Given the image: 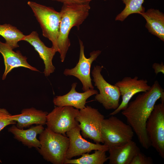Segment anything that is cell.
<instances>
[{"instance_id":"5bb4252c","label":"cell","mask_w":164,"mask_h":164,"mask_svg":"<svg viewBox=\"0 0 164 164\" xmlns=\"http://www.w3.org/2000/svg\"><path fill=\"white\" fill-rule=\"evenodd\" d=\"M77 83L75 82L71 85L70 90L67 94L62 96L54 97L53 102L58 107L70 106L80 110L85 107L87 100L91 96L98 93L94 89H91L82 93L77 92L76 88Z\"/></svg>"},{"instance_id":"9a60e30c","label":"cell","mask_w":164,"mask_h":164,"mask_svg":"<svg viewBox=\"0 0 164 164\" xmlns=\"http://www.w3.org/2000/svg\"><path fill=\"white\" fill-rule=\"evenodd\" d=\"M9 46L0 41V53L4 59L5 69L2 79L5 80L8 74L13 69L20 67L29 69L31 70L39 71L36 68L30 65L27 61V58L18 50L14 52Z\"/></svg>"},{"instance_id":"484cf974","label":"cell","mask_w":164,"mask_h":164,"mask_svg":"<svg viewBox=\"0 0 164 164\" xmlns=\"http://www.w3.org/2000/svg\"><path fill=\"white\" fill-rule=\"evenodd\" d=\"M64 3L68 2L86 3L90 2L93 0H51ZM105 1L106 0H102Z\"/></svg>"},{"instance_id":"8fae6325","label":"cell","mask_w":164,"mask_h":164,"mask_svg":"<svg viewBox=\"0 0 164 164\" xmlns=\"http://www.w3.org/2000/svg\"><path fill=\"white\" fill-rule=\"evenodd\" d=\"M137 76L133 78L125 77L114 84L119 88L122 101L118 107L110 114V115H115L125 109L132 97L141 92H145L149 90L151 86L148 84L146 79H139Z\"/></svg>"},{"instance_id":"2e32d148","label":"cell","mask_w":164,"mask_h":164,"mask_svg":"<svg viewBox=\"0 0 164 164\" xmlns=\"http://www.w3.org/2000/svg\"><path fill=\"white\" fill-rule=\"evenodd\" d=\"M109 164H130L134 157L140 152L139 147L132 140L120 146L109 148Z\"/></svg>"},{"instance_id":"ac0fdd59","label":"cell","mask_w":164,"mask_h":164,"mask_svg":"<svg viewBox=\"0 0 164 164\" xmlns=\"http://www.w3.org/2000/svg\"><path fill=\"white\" fill-rule=\"evenodd\" d=\"M44 128L42 125H37L29 128L24 130L18 128L14 125L8 129L14 138L29 148H35L37 149L41 146L39 140L37 138L38 135L40 134Z\"/></svg>"},{"instance_id":"8992f818","label":"cell","mask_w":164,"mask_h":164,"mask_svg":"<svg viewBox=\"0 0 164 164\" xmlns=\"http://www.w3.org/2000/svg\"><path fill=\"white\" fill-rule=\"evenodd\" d=\"M104 118V115L97 109L88 105L79 110L76 118L83 137L93 140L97 143H103L101 127Z\"/></svg>"},{"instance_id":"cb8c5ba5","label":"cell","mask_w":164,"mask_h":164,"mask_svg":"<svg viewBox=\"0 0 164 164\" xmlns=\"http://www.w3.org/2000/svg\"><path fill=\"white\" fill-rule=\"evenodd\" d=\"M153 160L152 158L145 155L141 152L134 157L130 164H152Z\"/></svg>"},{"instance_id":"6da1fadb","label":"cell","mask_w":164,"mask_h":164,"mask_svg":"<svg viewBox=\"0 0 164 164\" xmlns=\"http://www.w3.org/2000/svg\"><path fill=\"white\" fill-rule=\"evenodd\" d=\"M159 99L164 103V90L159 82L155 80L149 90L138 95L121 112L140 144L146 149L151 146L146 131L147 121Z\"/></svg>"},{"instance_id":"4fadbf2b","label":"cell","mask_w":164,"mask_h":164,"mask_svg":"<svg viewBox=\"0 0 164 164\" xmlns=\"http://www.w3.org/2000/svg\"><path fill=\"white\" fill-rule=\"evenodd\" d=\"M22 40L26 41L31 45L43 60L45 65L43 72L45 76L48 77L53 73L55 67L53 65L52 60L56 52V50L52 47L46 46L39 38L38 33L35 31L25 35Z\"/></svg>"},{"instance_id":"ffe728a7","label":"cell","mask_w":164,"mask_h":164,"mask_svg":"<svg viewBox=\"0 0 164 164\" xmlns=\"http://www.w3.org/2000/svg\"><path fill=\"white\" fill-rule=\"evenodd\" d=\"M0 35L4 38L5 43L13 50L19 47L18 42L22 40L25 36L16 27L8 24H0Z\"/></svg>"},{"instance_id":"ba28073f","label":"cell","mask_w":164,"mask_h":164,"mask_svg":"<svg viewBox=\"0 0 164 164\" xmlns=\"http://www.w3.org/2000/svg\"><path fill=\"white\" fill-rule=\"evenodd\" d=\"M79 110L70 106L55 107L47 115V128L53 132L66 135L67 132L78 124L76 118Z\"/></svg>"},{"instance_id":"7402d4cb","label":"cell","mask_w":164,"mask_h":164,"mask_svg":"<svg viewBox=\"0 0 164 164\" xmlns=\"http://www.w3.org/2000/svg\"><path fill=\"white\" fill-rule=\"evenodd\" d=\"M125 5L124 9L115 18V21H123L130 15L140 13L145 11L142 6L144 0H121Z\"/></svg>"},{"instance_id":"7c38bea8","label":"cell","mask_w":164,"mask_h":164,"mask_svg":"<svg viewBox=\"0 0 164 164\" xmlns=\"http://www.w3.org/2000/svg\"><path fill=\"white\" fill-rule=\"evenodd\" d=\"M80 132L78 125L66 132V135L69 138L70 142L66 159H71L74 157L81 155L93 150H100L106 152L108 151V147L104 144L94 143L86 140L82 137Z\"/></svg>"},{"instance_id":"d6986e66","label":"cell","mask_w":164,"mask_h":164,"mask_svg":"<svg viewBox=\"0 0 164 164\" xmlns=\"http://www.w3.org/2000/svg\"><path fill=\"white\" fill-rule=\"evenodd\" d=\"M145 19V27L149 32L164 41V14L151 8L140 14Z\"/></svg>"},{"instance_id":"44dd1931","label":"cell","mask_w":164,"mask_h":164,"mask_svg":"<svg viewBox=\"0 0 164 164\" xmlns=\"http://www.w3.org/2000/svg\"><path fill=\"white\" fill-rule=\"evenodd\" d=\"M106 152L104 150H95L94 153L84 154L78 159H66L63 164H103L108 160Z\"/></svg>"},{"instance_id":"52a82bcc","label":"cell","mask_w":164,"mask_h":164,"mask_svg":"<svg viewBox=\"0 0 164 164\" xmlns=\"http://www.w3.org/2000/svg\"><path fill=\"white\" fill-rule=\"evenodd\" d=\"M103 67L96 65L92 71L94 85L99 91L95 96V100L106 110H115L119 105L121 93L118 87L107 82L101 74Z\"/></svg>"},{"instance_id":"d4e9b609","label":"cell","mask_w":164,"mask_h":164,"mask_svg":"<svg viewBox=\"0 0 164 164\" xmlns=\"http://www.w3.org/2000/svg\"><path fill=\"white\" fill-rule=\"evenodd\" d=\"M152 68L154 70V72L156 75L160 73L164 74V65L163 62H161V64L154 63L152 65Z\"/></svg>"},{"instance_id":"7a4b0ae2","label":"cell","mask_w":164,"mask_h":164,"mask_svg":"<svg viewBox=\"0 0 164 164\" xmlns=\"http://www.w3.org/2000/svg\"><path fill=\"white\" fill-rule=\"evenodd\" d=\"M90 2H68L63 4L60 12L61 15L59 34L57 42L58 52L62 62L64 61L70 46L69 35L71 29H78L89 15Z\"/></svg>"},{"instance_id":"9c48e42d","label":"cell","mask_w":164,"mask_h":164,"mask_svg":"<svg viewBox=\"0 0 164 164\" xmlns=\"http://www.w3.org/2000/svg\"><path fill=\"white\" fill-rule=\"evenodd\" d=\"M146 129L151 146L164 158V103L155 104L147 121Z\"/></svg>"},{"instance_id":"277c9868","label":"cell","mask_w":164,"mask_h":164,"mask_svg":"<svg viewBox=\"0 0 164 164\" xmlns=\"http://www.w3.org/2000/svg\"><path fill=\"white\" fill-rule=\"evenodd\" d=\"M27 4L40 25L43 35L51 41L52 47L58 52L57 42L61 19L60 12L33 1H28Z\"/></svg>"},{"instance_id":"5b68a950","label":"cell","mask_w":164,"mask_h":164,"mask_svg":"<svg viewBox=\"0 0 164 164\" xmlns=\"http://www.w3.org/2000/svg\"><path fill=\"white\" fill-rule=\"evenodd\" d=\"M111 116L103 120L101 127L103 143L108 148L120 146L130 141L134 133L129 125L114 115Z\"/></svg>"},{"instance_id":"30bf717a","label":"cell","mask_w":164,"mask_h":164,"mask_svg":"<svg viewBox=\"0 0 164 164\" xmlns=\"http://www.w3.org/2000/svg\"><path fill=\"white\" fill-rule=\"evenodd\" d=\"M79 41L80 54L78 62L74 68L65 69L63 73L66 76H72L77 78L82 84V89L84 92L94 88L90 75L91 68L92 63L100 55L101 51L94 50L90 53V57L87 58L84 54L83 42L79 39Z\"/></svg>"},{"instance_id":"e0dca14e","label":"cell","mask_w":164,"mask_h":164,"mask_svg":"<svg viewBox=\"0 0 164 164\" xmlns=\"http://www.w3.org/2000/svg\"><path fill=\"white\" fill-rule=\"evenodd\" d=\"M47 111L36 109L34 108H25L20 114L12 115L11 119L16 122V126L21 129L29 127L33 124H46Z\"/></svg>"},{"instance_id":"603a6c76","label":"cell","mask_w":164,"mask_h":164,"mask_svg":"<svg viewBox=\"0 0 164 164\" xmlns=\"http://www.w3.org/2000/svg\"><path fill=\"white\" fill-rule=\"evenodd\" d=\"M12 115L6 109L0 108V132L8 125L16 124L11 119Z\"/></svg>"},{"instance_id":"3957f363","label":"cell","mask_w":164,"mask_h":164,"mask_svg":"<svg viewBox=\"0 0 164 164\" xmlns=\"http://www.w3.org/2000/svg\"><path fill=\"white\" fill-rule=\"evenodd\" d=\"M39 135L41 146L37 149L43 158L53 164H63L69 145V138L47 128Z\"/></svg>"}]
</instances>
